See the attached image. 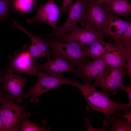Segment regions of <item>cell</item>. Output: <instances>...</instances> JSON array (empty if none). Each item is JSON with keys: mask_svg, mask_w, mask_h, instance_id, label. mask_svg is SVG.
I'll use <instances>...</instances> for the list:
<instances>
[{"mask_svg": "<svg viewBox=\"0 0 131 131\" xmlns=\"http://www.w3.org/2000/svg\"><path fill=\"white\" fill-rule=\"evenodd\" d=\"M73 85L78 88L83 95L87 103V109L99 112L106 118L115 114L116 111L123 110L126 112L130 109L131 104L116 102L110 98L109 93L98 91L90 84H84L74 80Z\"/></svg>", "mask_w": 131, "mask_h": 131, "instance_id": "6da1fadb", "label": "cell"}, {"mask_svg": "<svg viewBox=\"0 0 131 131\" xmlns=\"http://www.w3.org/2000/svg\"><path fill=\"white\" fill-rule=\"evenodd\" d=\"M48 39L52 50L51 56H61L69 61L74 67H77L82 61L89 58L86 53L89 47L80 42H61L51 38Z\"/></svg>", "mask_w": 131, "mask_h": 131, "instance_id": "7a4b0ae2", "label": "cell"}, {"mask_svg": "<svg viewBox=\"0 0 131 131\" xmlns=\"http://www.w3.org/2000/svg\"><path fill=\"white\" fill-rule=\"evenodd\" d=\"M85 1L86 10L82 24L105 35L106 29L113 14L107 11L105 5L102 3L92 0Z\"/></svg>", "mask_w": 131, "mask_h": 131, "instance_id": "3957f363", "label": "cell"}, {"mask_svg": "<svg viewBox=\"0 0 131 131\" xmlns=\"http://www.w3.org/2000/svg\"><path fill=\"white\" fill-rule=\"evenodd\" d=\"M37 76L38 79L36 82L23 96V99L30 98V101L32 103H38L40 95L54 88L64 84L73 85L74 81L64 77L63 75H53L39 71H37Z\"/></svg>", "mask_w": 131, "mask_h": 131, "instance_id": "277c9868", "label": "cell"}, {"mask_svg": "<svg viewBox=\"0 0 131 131\" xmlns=\"http://www.w3.org/2000/svg\"><path fill=\"white\" fill-rule=\"evenodd\" d=\"M18 104L3 92L0 108L2 131H20V116L26 109L28 105L21 106Z\"/></svg>", "mask_w": 131, "mask_h": 131, "instance_id": "5b68a950", "label": "cell"}, {"mask_svg": "<svg viewBox=\"0 0 131 131\" xmlns=\"http://www.w3.org/2000/svg\"><path fill=\"white\" fill-rule=\"evenodd\" d=\"M28 47L27 45H25L22 48L15 50L13 55L9 56L8 63L4 70L13 73L37 75V71L34 66L35 62L29 53Z\"/></svg>", "mask_w": 131, "mask_h": 131, "instance_id": "8992f818", "label": "cell"}, {"mask_svg": "<svg viewBox=\"0 0 131 131\" xmlns=\"http://www.w3.org/2000/svg\"><path fill=\"white\" fill-rule=\"evenodd\" d=\"M86 10L85 0H76L66 11L68 16L65 23L61 26H57L56 31L52 33L43 35L56 39L62 37L82 22Z\"/></svg>", "mask_w": 131, "mask_h": 131, "instance_id": "52a82bcc", "label": "cell"}, {"mask_svg": "<svg viewBox=\"0 0 131 131\" xmlns=\"http://www.w3.org/2000/svg\"><path fill=\"white\" fill-rule=\"evenodd\" d=\"M124 69L122 67H108L96 79L93 85L100 87L104 92L115 94L125 80L124 76L126 73Z\"/></svg>", "mask_w": 131, "mask_h": 131, "instance_id": "ba28073f", "label": "cell"}, {"mask_svg": "<svg viewBox=\"0 0 131 131\" xmlns=\"http://www.w3.org/2000/svg\"><path fill=\"white\" fill-rule=\"evenodd\" d=\"M25 78L4 70L2 77V85L0 90L16 103L20 104L23 101V90L27 84Z\"/></svg>", "mask_w": 131, "mask_h": 131, "instance_id": "9c48e42d", "label": "cell"}, {"mask_svg": "<svg viewBox=\"0 0 131 131\" xmlns=\"http://www.w3.org/2000/svg\"><path fill=\"white\" fill-rule=\"evenodd\" d=\"M106 37L104 34L89 28H80L77 26L70 32L56 40L61 42H78L89 46L95 42L104 41Z\"/></svg>", "mask_w": 131, "mask_h": 131, "instance_id": "30bf717a", "label": "cell"}, {"mask_svg": "<svg viewBox=\"0 0 131 131\" xmlns=\"http://www.w3.org/2000/svg\"><path fill=\"white\" fill-rule=\"evenodd\" d=\"M59 9L55 3L54 0H49L44 5L40 3L37 13L33 17L26 19L27 23H30L36 22H45L50 26L56 31L57 23L60 12Z\"/></svg>", "mask_w": 131, "mask_h": 131, "instance_id": "8fae6325", "label": "cell"}, {"mask_svg": "<svg viewBox=\"0 0 131 131\" xmlns=\"http://www.w3.org/2000/svg\"><path fill=\"white\" fill-rule=\"evenodd\" d=\"M106 46L101 57L107 65L110 68H126L128 57L131 54V46L120 47L106 42Z\"/></svg>", "mask_w": 131, "mask_h": 131, "instance_id": "7c38bea8", "label": "cell"}, {"mask_svg": "<svg viewBox=\"0 0 131 131\" xmlns=\"http://www.w3.org/2000/svg\"><path fill=\"white\" fill-rule=\"evenodd\" d=\"M77 76L87 84H91L109 67L102 57L94 60L91 62L87 59L82 61L77 66Z\"/></svg>", "mask_w": 131, "mask_h": 131, "instance_id": "4fadbf2b", "label": "cell"}, {"mask_svg": "<svg viewBox=\"0 0 131 131\" xmlns=\"http://www.w3.org/2000/svg\"><path fill=\"white\" fill-rule=\"evenodd\" d=\"M48 60L46 63L43 64H34L36 70L55 76L63 75L62 73L63 72H72L76 74L77 73V69L69 63L67 60L61 56H51Z\"/></svg>", "mask_w": 131, "mask_h": 131, "instance_id": "5bb4252c", "label": "cell"}, {"mask_svg": "<svg viewBox=\"0 0 131 131\" xmlns=\"http://www.w3.org/2000/svg\"><path fill=\"white\" fill-rule=\"evenodd\" d=\"M131 23L128 20L124 21L113 14L106 29L104 35L106 37L110 36L115 43Z\"/></svg>", "mask_w": 131, "mask_h": 131, "instance_id": "9a60e30c", "label": "cell"}, {"mask_svg": "<svg viewBox=\"0 0 131 131\" xmlns=\"http://www.w3.org/2000/svg\"><path fill=\"white\" fill-rule=\"evenodd\" d=\"M13 24L15 27L26 34L30 38L32 43L36 46L42 52L44 57L48 59L51 57V53L49 50L50 46L48 39L42 38V35L37 36L33 35L22 27L16 21H13Z\"/></svg>", "mask_w": 131, "mask_h": 131, "instance_id": "2e32d148", "label": "cell"}, {"mask_svg": "<svg viewBox=\"0 0 131 131\" xmlns=\"http://www.w3.org/2000/svg\"><path fill=\"white\" fill-rule=\"evenodd\" d=\"M107 7V11L126 19L131 13V4L128 0H110Z\"/></svg>", "mask_w": 131, "mask_h": 131, "instance_id": "e0dca14e", "label": "cell"}, {"mask_svg": "<svg viewBox=\"0 0 131 131\" xmlns=\"http://www.w3.org/2000/svg\"><path fill=\"white\" fill-rule=\"evenodd\" d=\"M121 110H118L115 114V116L106 118L103 122V124L111 125V131H130L131 130V122L124 121L123 115L121 114Z\"/></svg>", "mask_w": 131, "mask_h": 131, "instance_id": "ac0fdd59", "label": "cell"}, {"mask_svg": "<svg viewBox=\"0 0 131 131\" xmlns=\"http://www.w3.org/2000/svg\"><path fill=\"white\" fill-rule=\"evenodd\" d=\"M31 115V113L29 112H23L21 114L20 117L21 122L20 131H46L51 130V128L47 126L46 122L44 120V125L41 127H39L31 122L29 119Z\"/></svg>", "mask_w": 131, "mask_h": 131, "instance_id": "d6986e66", "label": "cell"}, {"mask_svg": "<svg viewBox=\"0 0 131 131\" xmlns=\"http://www.w3.org/2000/svg\"><path fill=\"white\" fill-rule=\"evenodd\" d=\"M106 50V42L104 41L95 42L89 46L86 50L89 58L94 60L100 57Z\"/></svg>", "mask_w": 131, "mask_h": 131, "instance_id": "ffe728a7", "label": "cell"}, {"mask_svg": "<svg viewBox=\"0 0 131 131\" xmlns=\"http://www.w3.org/2000/svg\"><path fill=\"white\" fill-rule=\"evenodd\" d=\"M12 0H0V22L7 20L9 15L16 10L11 5Z\"/></svg>", "mask_w": 131, "mask_h": 131, "instance_id": "44dd1931", "label": "cell"}, {"mask_svg": "<svg viewBox=\"0 0 131 131\" xmlns=\"http://www.w3.org/2000/svg\"><path fill=\"white\" fill-rule=\"evenodd\" d=\"M34 4V0H14V8L22 12H28L32 10Z\"/></svg>", "mask_w": 131, "mask_h": 131, "instance_id": "7402d4cb", "label": "cell"}, {"mask_svg": "<svg viewBox=\"0 0 131 131\" xmlns=\"http://www.w3.org/2000/svg\"><path fill=\"white\" fill-rule=\"evenodd\" d=\"M115 43L120 47L131 46V23Z\"/></svg>", "mask_w": 131, "mask_h": 131, "instance_id": "603a6c76", "label": "cell"}, {"mask_svg": "<svg viewBox=\"0 0 131 131\" xmlns=\"http://www.w3.org/2000/svg\"><path fill=\"white\" fill-rule=\"evenodd\" d=\"M28 48L29 53L35 62L39 58L44 57L41 51L33 44L32 43Z\"/></svg>", "mask_w": 131, "mask_h": 131, "instance_id": "cb8c5ba5", "label": "cell"}, {"mask_svg": "<svg viewBox=\"0 0 131 131\" xmlns=\"http://www.w3.org/2000/svg\"><path fill=\"white\" fill-rule=\"evenodd\" d=\"M63 3L61 7L60 8V12L63 13H64L71 6L74 0H62Z\"/></svg>", "mask_w": 131, "mask_h": 131, "instance_id": "d4e9b609", "label": "cell"}, {"mask_svg": "<svg viewBox=\"0 0 131 131\" xmlns=\"http://www.w3.org/2000/svg\"><path fill=\"white\" fill-rule=\"evenodd\" d=\"M123 90L125 91L127 93L128 96L129 102L128 103L131 104V85L128 87L125 86L123 84L122 85L120 88Z\"/></svg>", "mask_w": 131, "mask_h": 131, "instance_id": "484cf974", "label": "cell"}, {"mask_svg": "<svg viewBox=\"0 0 131 131\" xmlns=\"http://www.w3.org/2000/svg\"><path fill=\"white\" fill-rule=\"evenodd\" d=\"M127 70V73L129 74L131 80V54L128 56L126 66Z\"/></svg>", "mask_w": 131, "mask_h": 131, "instance_id": "4316f807", "label": "cell"}, {"mask_svg": "<svg viewBox=\"0 0 131 131\" xmlns=\"http://www.w3.org/2000/svg\"><path fill=\"white\" fill-rule=\"evenodd\" d=\"M126 114L124 115H123V118L126 119L127 121L131 122V113L128 111L126 112Z\"/></svg>", "mask_w": 131, "mask_h": 131, "instance_id": "83f0119b", "label": "cell"}, {"mask_svg": "<svg viewBox=\"0 0 131 131\" xmlns=\"http://www.w3.org/2000/svg\"><path fill=\"white\" fill-rule=\"evenodd\" d=\"M96 1L102 3L106 6H107L110 0H92Z\"/></svg>", "mask_w": 131, "mask_h": 131, "instance_id": "f1b7e54d", "label": "cell"}, {"mask_svg": "<svg viewBox=\"0 0 131 131\" xmlns=\"http://www.w3.org/2000/svg\"><path fill=\"white\" fill-rule=\"evenodd\" d=\"M3 92L0 90V108L1 106V97ZM2 121L0 117V131H1L2 129Z\"/></svg>", "mask_w": 131, "mask_h": 131, "instance_id": "f546056e", "label": "cell"}, {"mask_svg": "<svg viewBox=\"0 0 131 131\" xmlns=\"http://www.w3.org/2000/svg\"><path fill=\"white\" fill-rule=\"evenodd\" d=\"M3 73L2 71H0V83H2Z\"/></svg>", "mask_w": 131, "mask_h": 131, "instance_id": "4dcf8cb0", "label": "cell"}, {"mask_svg": "<svg viewBox=\"0 0 131 131\" xmlns=\"http://www.w3.org/2000/svg\"></svg>", "mask_w": 131, "mask_h": 131, "instance_id": "1f68e13d", "label": "cell"}]
</instances>
